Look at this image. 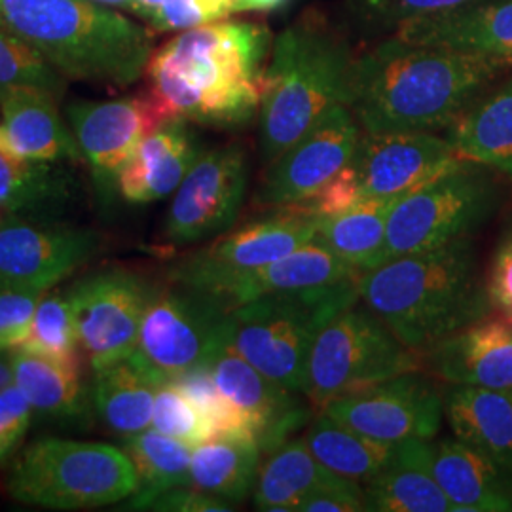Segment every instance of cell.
I'll return each instance as SVG.
<instances>
[{"mask_svg":"<svg viewBox=\"0 0 512 512\" xmlns=\"http://www.w3.org/2000/svg\"><path fill=\"white\" fill-rule=\"evenodd\" d=\"M509 69L486 55L395 35L357 55L346 107L365 133H437Z\"/></svg>","mask_w":512,"mask_h":512,"instance_id":"obj_1","label":"cell"},{"mask_svg":"<svg viewBox=\"0 0 512 512\" xmlns=\"http://www.w3.org/2000/svg\"><path fill=\"white\" fill-rule=\"evenodd\" d=\"M270 29L253 21H215L181 31L154 50L147 92L169 118L196 126L247 128L258 114Z\"/></svg>","mask_w":512,"mask_h":512,"instance_id":"obj_2","label":"cell"},{"mask_svg":"<svg viewBox=\"0 0 512 512\" xmlns=\"http://www.w3.org/2000/svg\"><path fill=\"white\" fill-rule=\"evenodd\" d=\"M359 294L401 342L420 353L494 311L475 236L391 258L361 274Z\"/></svg>","mask_w":512,"mask_h":512,"instance_id":"obj_3","label":"cell"},{"mask_svg":"<svg viewBox=\"0 0 512 512\" xmlns=\"http://www.w3.org/2000/svg\"><path fill=\"white\" fill-rule=\"evenodd\" d=\"M0 27L67 80L109 88L133 86L154 52L147 27L92 0H0Z\"/></svg>","mask_w":512,"mask_h":512,"instance_id":"obj_4","label":"cell"},{"mask_svg":"<svg viewBox=\"0 0 512 512\" xmlns=\"http://www.w3.org/2000/svg\"><path fill=\"white\" fill-rule=\"evenodd\" d=\"M355 59L348 40L319 16H304L275 37L256 114L264 164L348 103Z\"/></svg>","mask_w":512,"mask_h":512,"instance_id":"obj_5","label":"cell"},{"mask_svg":"<svg viewBox=\"0 0 512 512\" xmlns=\"http://www.w3.org/2000/svg\"><path fill=\"white\" fill-rule=\"evenodd\" d=\"M4 490L23 505L82 511L120 505L139 490V478L122 446L40 437L8 461Z\"/></svg>","mask_w":512,"mask_h":512,"instance_id":"obj_6","label":"cell"},{"mask_svg":"<svg viewBox=\"0 0 512 512\" xmlns=\"http://www.w3.org/2000/svg\"><path fill=\"white\" fill-rule=\"evenodd\" d=\"M359 279L241 304L232 310V348L270 380L304 393L313 344L332 317L361 300Z\"/></svg>","mask_w":512,"mask_h":512,"instance_id":"obj_7","label":"cell"},{"mask_svg":"<svg viewBox=\"0 0 512 512\" xmlns=\"http://www.w3.org/2000/svg\"><path fill=\"white\" fill-rule=\"evenodd\" d=\"M503 173L458 158L437 177L393 203L384 262L471 238L503 205Z\"/></svg>","mask_w":512,"mask_h":512,"instance_id":"obj_8","label":"cell"},{"mask_svg":"<svg viewBox=\"0 0 512 512\" xmlns=\"http://www.w3.org/2000/svg\"><path fill=\"white\" fill-rule=\"evenodd\" d=\"M414 370H425L423 353L408 348L359 300L319 332L308 361L304 395L321 412L340 395Z\"/></svg>","mask_w":512,"mask_h":512,"instance_id":"obj_9","label":"cell"},{"mask_svg":"<svg viewBox=\"0 0 512 512\" xmlns=\"http://www.w3.org/2000/svg\"><path fill=\"white\" fill-rule=\"evenodd\" d=\"M232 310L217 294L167 279L154 285L129 357L160 384L209 365L230 344Z\"/></svg>","mask_w":512,"mask_h":512,"instance_id":"obj_10","label":"cell"},{"mask_svg":"<svg viewBox=\"0 0 512 512\" xmlns=\"http://www.w3.org/2000/svg\"><path fill=\"white\" fill-rule=\"evenodd\" d=\"M256 219L230 228L205 247L177 258L167 279L217 294L239 275L291 255L315 238L317 220L304 205L262 209Z\"/></svg>","mask_w":512,"mask_h":512,"instance_id":"obj_11","label":"cell"},{"mask_svg":"<svg viewBox=\"0 0 512 512\" xmlns=\"http://www.w3.org/2000/svg\"><path fill=\"white\" fill-rule=\"evenodd\" d=\"M249 152L241 143L203 150L165 211L160 241L181 249L219 238L236 226L249 190Z\"/></svg>","mask_w":512,"mask_h":512,"instance_id":"obj_12","label":"cell"},{"mask_svg":"<svg viewBox=\"0 0 512 512\" xmlns=\"http://www.w3.org/2000/svg\"><path fill=\"white\" fill-rule=\"evenodd\" d=\"M65 118L90 171L95 202L103 215H109L120 200V171L143 139L169 116L145 92L109 101L78 99L67 105Z\"/></svg>","mask_w":512,"mask_h":512,"instance_id":"obj_13","label":"cell"},{"mask_svg":"<svg viewBox=\"0 0 512 512\" xmlns=\"http://www.w3.org/2000/svg\"><path fill=\"white\" fill-rule=\"evenodd\" d=\"M67 291L73 300L80 349L90 368L129 357L154 283L131 268L109 266L82 275Z\"/></svg>","mask_w":512,"mask_h":512,"instance_id":"obj_14","label":"cell"},{"mask_svg":"<svg viewBox=\"0 0 512 512\" xmlns=\"http://www.w3.org/2000/svg\"><path fill=\"white\" fill-rule=\"evenodd\" d=\"M439 384L427 370L404 372L340 395L321 412L382 442L433 440L444 420V387Z\"/></svg>","mask_w":512,"mask_h":512,"instance_id":"obj_15","label":"cell"},{"mask_svg":"<svg viewBox=\"0 0 512 512\" xmlns=\"http://www.w3.org/2000/svg\"><path fill=\"white\" fill-rule=\"evenodd\" d=\"M103 249V236L69 219L0 222V287L48 293Z\"/></svg>","mask_w":512,"mask_h":512,"instance_id":"obj_16","label":"cell"},{"mask_svg":"<svg viewBox=\"0 0 512 512\" xmlns=\"http://www.w3.org/2000/svg\"><path fill=\"white\" fill-rule=\"evenodd\" d=\"M363 128L346 105L329 110L310 131L266 165L253 205L272 209L310 200L351 162Z\"/></svg>","mask_w":512,"mask_h":512,"instance_id":"obj_17","label":"cell"},{"mask_svg":"<svg viewBox=\"0 0 512 512\" xmlns=\"http://www.w3.org/2000/svg\"><path fill=\"white\" fill-rule=\"evenodd\" d=\"M458 160L437 133H365L342 173L361 202H397Z\"/></svg>","mask_w":512,"mask_h":512,"instance_id":"obj_18","label":"cell"},{"mask_svg":"<svg viewBox=\"0 0 512 512\" xmlns=\"http://www.w3.org/2000/svg\"><path fill=\"white\" fill-rule=\"evenodd\" d=\"M209 368L222 395L247 421L262 454H270L319 414L304 393L277 384L249 365L232 342L211 359Z\"/></svg>","mask_w":512,"mask_h":512,"instance_id":"obj_19","label":"cell"},{"mask_svg":"<svg viewBox=\"0 0 512 512\" xmlns=\"http://www.w3.org/2000/svg\"><path fill=\"white\" fill-rule=\"evenodd\" d=\"M57 97L37 88L0 93V154L23 164L84 165Z\"/></svg>","mask_w":512,"mask_h":512,"instance_id":"obj_20","label":"cell"},{"mask_svg":"<svg viewBox=\"0 0 512 512\" xmlns=\"http://www.w3.org/2000/svg\"><path fill=\"white\" fill-rule=\"evenodd\" d=\"M423 368L439 382L512 389V323L484 317L423 351Z\"/></svg>","mask_w":512,"mask_h":512,"instance_id":"obj_21","label":"cell"},{"mask_svg":"<svg viewBox=\"0 0 512 512\" xmlns=\"http://www.w3.org/2000/svg\"><path fill=\"white\" fill-rule=\"evenodd\" d=\"M196 124L167 118L133 152L118 177V196L128 205L160 202L179 188L190 167L202 156Z\"/></svg>","mask_w":512,"mask_h":512,"instance_id":"obj_22","label":"cell"},{"mask_svg":"<svg viewBox=\"0 0 512 512\" xmlns=\"http://www.w3.org/2000/svg\"><path fill=\"white\" fill-rule=\"evenodd\" d=\"M395 35L408 42L486 55L512 67V0H475L448 12L408 19Z\"/></svg>","mask_w":512,"mask_h":512,"instance_id":"obj_23","label":"cell"},{"mask_svg":"<svg viewBox=\"0 0 512 512\" xmlns=\"http://www.w3.org/2000/svg\"><path fill=\"white\" fill-rule=\"evenodd\" d=\"M14 384L33 408L35 421L65 431H88L97 420L93 410L92 382L82 366L57 363L48 357L10 349Z\"/></svg>","mask_w":512,"mask_h":512,"instance_id":"obj_24","label":"cell"},{"mask_svg":"<svg viewBox=\"0 0 512 512\" xmlns=\"http://www.w3.org/2000/svg\"><path fill=\"white\" fill-rule=\"evenodd\" d=\"M431 471L458 512H512V469L454 435L431 440Z\"/></svg>","mask_w":512,"mask_h":512,"instance_id":"obj_25","label":"cell"},{"mask_svg":"<svg viewBox=\"0 0 512 512\" xmlns=\"http://www.w3.org/2000/svg\"><path fill=\"white\" fill-rule=\"evenodd\" d=\"M71 164H23L0 154V213L23 219H69L86 202Z\"/></svg>","mask_w":512,"mask_h":512,"instance_id":"obj_26","label":"cell"},{"mask_svg":"<svg viewBox=\"0 0 512 512\" xmlns=\"http://www.w3.org/2000/svg\"><path fill=\"white\" fill-rule=\"evenodd\" d=\"M444 420L450 433L478 454L512 469V397L509 391L444 384Z\"/></svg>","mask_w":512,"mask_h":512,"instance_id":"obj_27","label":"cell"},{"mask_svg":"<svg viewBox=\"0 0 512 512\" xmlns=\"http://www.w3.org/2000/svg\"><path fill=\"white\" fill-rule=\"evenodd\" d=\"M365 488L366 512H458L431 471V440H404Z\"/></svg>","mask_w":512,"mask_h":512,"instance_id":"obj_28","label":"cell"},{"mask_svg":"<svg viewBox=\"0 0 512 512\" xmlns=\"http://www.w3.org/2000/svg\"><path fill=\"white\" fill-rule=\"evenodd\" d=\"M361 274L363 272L332 255L319 241L311 239L310 243L296 249L291 255L283 256L249 274L239 275L222 289L219 296L232 308H238L264 294L330 287Z\"/></svg>","mask_w":512,"mask_h":512,"instance_id":"obj_29","label":"cell"},{"mask_svg":"<svg viewBox=\"0 0 512 512\" xmlns=\"http://www.w3.org/2000/svg\"><path fill=\"white\" fill-rule=\"evenodd\" d=\"M446 141L461 160L488 165L512 181V76L475 99L446 129Z\"/></svg>","mask_w":512,"mask_h":512,"instance_id":"obj_30","label":"cell"},{"mask_svg":"<svg viewBox=\"0 0 512 512\" xmlns=\"http://www.w3.org/2000/svg\"><path fill=\"white\" fill-rule=\"evenodd\" d=\"M160 382L131 357L92 370L93 410L112 435L126 439L152 427Z\"/></svg>","mask_w":512,"mask_h":512,"instance_id":"obj_31","label":"cell"},{"mask_svg":"<svg viewBox=\"0 0 512 512\" xmlns=\"http://www.w3.org/2000/svg\"><path fill=\"white\" fill-rule=\"evenodd\" d=\"M338 476L313 456L304 437H293L260 465L253 507L264 512H296L308 495Z\"/></svg>","mask_w":512,"mask_h":512,"instance_id":"obj_32","label":"cell"},{"mask_svg":"<svg viewBox=\"0 0 512 512\" xmlns=\"http://www.w3.org/2000/svg\"><path fill=\"white\" fill-rule=\"evenodd\" d=\"M262 450L253 437H213L192 450L190 480L205 494L230 505L253 495Z\"/></svg>","mask_w":512,"mask_h":512,"instance_id":"obj_33","label":"cell"},{"mask_svg":"<svg viewBox=\"0 0 512 512\" xmlns=\"http://www.w3.org/2000/svg\"><path fill=\"white\" fill-rule=\"evenodd\" d=\"M313 456L327 469L366 484L395 459L397 444L366 437L319 412L304 435Z\"/></svg>","mask_w":512,"mask_h":512,"instance_id":"obj_34","label":"cell"},{"mask_svg":"<svg viewBox=\"0 0 512 512\" xmlns=\"http://www.w3.org/2000/svg\"><path fill=\"white\" fill-rule=\"evenodd\" d=\"M395 202H361L317 220L315 241L359 272L384 264L387 219Z\"/></svg>","mask_w":512,"mask_h":512,"instance_id":"obj_35","label":"cell"},{"mask_svg":"<svg viewBox=\"0 0 512 512\" xmlns=\"http://www.w3.org/2000/svg\"><path fill=\"white\" fill-rule=\"evenodd\" d=\"M122 450L128 454L139 478V490L120 503L118 509L122 511H143L154 495L192 484L190 461L194 446L186 442L147 429L122 439Z\"/></svg>","mask_w":512,"mask_h":512,"instance_id":"obj_36","label":"cell"},{"mask_svg":"<svg viewBox=\"0 0 512 512\" xmlns=\"http://www.w3.org/2000/svg\"><path fill=\"white\" fill-rule=\"evenodd\" d=\"M57 363L82 366L73 300L67 289L42 294L31 327L18 348Z\"/></svg>","mask_w":512,"mask_h":512,"instance_id":"obj_37","label":"cell"},{"mask_svg":"<svg viewBox=\"0 0 512 512\" xmlns=\"http://www.w3.org/2000/svg\"><path fill=\"white\" fill-rule=\"evenodd\" d=\"M10 88H37L61 99L69 80L27 42L0 27V93Z\"/></svg>","mask_w":512,"mask_h":512,"instance_id":"obj_38","label":"cell"},{"mask_svg":"<svg viewBox=\"0 0 512 512\" xmlns=\"http://www.w3.org/2000/svg\"><path fill=\"white\" fill-rule=\"evenodd\" d=\"M238 0H133L131 12L160 33H181L236 14Z\"/></svg>","mask_w":512,"mask_h":512,"instance_id":"obj_39","label":"cell"},{"mask_svg":"<svg viewBox=\"0 0 512 512\" xmlns=\"http://www.w3.org/2000/svg\"><path fill=\"white\" fill-rule=\"evenodd\" d=\"M169 382L181 387L184 395L202 410L215 437H253L247 421L243 420L238 408L222 395L209 365L188 370Z\"/></svg>","mask_w":512,"mask_h":512,"instance_id":"obj_40","label":"cell"},{"mask_svg":"<svg viewBox=\"0 0 512 512\" xmlns=\"http://www.w3.org/2000/svg\"><path fill=\"white\" fill-rule=\"evenodd\" d=\"M152 429L190 446H200L213 439V429L202 410L192 403L183 389L173 382H164L156 391Z\"/></svg>","mask_w":512,"mask_h":512,"instance_id":"obj_41","label":"cell"},{"mask_svg":"<svg viewBox=\"0 0 512 512\" xmlns=\"http://www.w3.org/2000/svg\"><path fill=\"white\" fill-rule=\"evenodd\" d=\"M475 0H351L355 19L372 31H391L408 19L433 16Z\"/></svg>","mask_w":512,"mask_h":512,"instance_id":"obj_42","label":"cell"},{"mask_svg":"<svg viewBox=\"0 0 512 512\" xmlns=\"http://www.w3.org/2000/svg\"><path fill=\"white\" fill-rule=\"evenodd\" d=\"M33 421V408L18 385L4 387L0 391V465L18 454Z\"/></svg>","mask_w":512,"mask_h":512,"instance_id":"obj_43","label":"cell"},{"mask_svg":"<svg viewBox=\"0 0 512 512\" xmlns=\"http://www.w3.org/2000/svg\"><path fill=\"white\" fill-rule=\"evenodd\" d=\"M44 293L0 287V351L18 348Z\"/></svg>","mask_w":512,"mask_h":512,"instance_id":"obj_44","label":"cell"},{"mask_svg":"<svg viewBox=\"0 0 512 512\" xmlns=\"http://www.w3.org/2000/svg\"><path fill=\"white\" fill-rule=\"evenodd\" d=\"M365 488L361 482L338 476L308 495L296 512H365Z\"/></svg>","mask_w":512,"mask_h":512,"instance_id":"obj_45","label":"cell"},{"mask_svg":"<svg viewBox=\"0 0 512 512\" xmlns=\"http://www.w3.org/2000/svg\"><path fill=\"white\" fill-rule=\"evenodd\" d=\"M143 511L156 512H228L234 511V505L222 501L215 495L205 494L202 490L188 486L169 488L162 494L154 495L145 503Z\"/></svg>","mask_w":512,"mask_h":512,"instance_id":"obj_46","label":"cell"},{"mask_svg":"<svg viewBox=\"0 0 512 512\" xmlns=\"http://www.w3.org/2000/svg\"><path fill=\"white\" fill-rule=\"evenodd\" d=\"M488 293L494 311L512 323V234L495 251L488 275Z\"/></svg>","mask_w":512,"mask_h":512,"instance_id":"obj_47","label":"cell"},{"mask_svg":"<svg viewBox=\"0 0 512 512\" xmlns=\"http://www.w3.org/2000/svg\"><path fill=\"white\" fill-rule=\"evenodd\" d=\"M289 0H238L236 14L239 12H270L285 6Z\"/></svg>","mask_w":512,"mask_h":512,"instance_id":"obj_48","label":"cell"},{"mask_svg":"<svg viewBox=\"0 0 512 512\" xmlns=\"http://www.w3.org/2000/svg\"><path fill=\"white\" fill-rule=\"evenodd\" d=\"M14 384V368L10 361V351H0V391Z\"/></svg>","mask_w":512,"mask_h":512,"instance_id":"obj_49","label":"cell"},{"mask_svg":"<svg viewBox=\"0 0 512 512\" xmlns=\"http://www.w3.org/2000/svg\"><path fill=\"white\" fill-rule=\"evenodd\" d=\"M92 2L116 8V10H128V12H131V6H133V0H92Z\"/></svg>","mask_w":512,"mask_h":512,"instance_id":"obj_50","label":"cell"},{"mask_svg":"<svg viewBox=\"0 0 512 512\" xmlns=\"http://www.w3.org/2000/svg\"><path fill=\"white\" fill-rule=\"evenodd\" d=\"M509 393H511V397H512V389H509Z\"/></svg>","mask_w":512,"mask_h":512,"instance_id":"obj_51","label":"cell"},{"mask_svg":"<svg viewBox=\"0 0 512 512\" xmlns=\"http://www.w3.org/2000/svg\"><path fill=\"white\" fill-rule=\"evenodd\" d=\"M0 222H2V217H0Z\"/></svg>","mask_w":512,"mask_h":512,"instance_id":"obj_52","label":"cell"}]
</instances>
